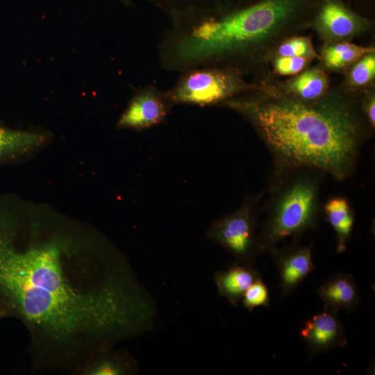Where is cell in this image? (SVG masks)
Wrapping results in <instances>:
<instances>
[{"mask_svg":"<svg viewBox=\"0 0 375 375\" xmlns=\"http://www.w3.org/2000/svg\"><path fill=\"white\" fill-rule=\"evenodd\" d=\"M372 26V22L340 0H319L308 25L324 43L350 41L370 31Z\"/></svg>","mask_w":375,"mask_h":375,"instance_id":"52a82bcc","label":"cell"},{"mask_svg":"<svg viewBox=\"0 0 375 375\" xmlns=\"http://www.w3.org/2000/svg\"><path fill=\"white\" fill-rule=\"evenodd\" d=\"M317 293L324 306L347 313L360 304L359 290L354 277L349 274L338 272L322 284Z\"/></svg>","mask_w":375,"mask_h":375,"instance_id":"7c38bea8","label":"cell"},{"mask_svg":"<svg viewBox=\"0 0 375 375\" xmlns=\"http://www.w3.org/2000/svg\"><path fill=\"white\" fill-rule=\"evenodd\" d=\"M360 91L342 84L314 101L253 91L250 97L222 103L252 124L276 167L312 168L343 180L355 170L361 146L372 131L361 109Z\"/></svg>","mask_w":375,"mask_h":375,"instance_id":"7a4b0ae2","label":"cell"},{"mask_svg":"<svg viewBox=\"0 0 375 375\" xmlns=\"http://www.w3.org/2000/svg\"><path fill=\"white\" fill-rule=\"evenodd\" d=\"M262 194L246 195L240 208L215 221L207 237L233 255L236 262L252 265L258 253V206Z\"/></svg>","mask_w":375,"mask_h":375,"instance_id":"5b68a950","label":"cell"},{"mask_svg":"<svg viewBox=\"0 0 375 375\" xmlns=\"http://www.w3.org/2000/svg\"><path fill=\"white\" fill-rule=\"evenodd\" d=\"M35 134L13 131L0 128V160L15 157L42 142Z\"/></svg>","mask_w":375,"mask_h":375,"instance_id":"ac0fdd59","label":"cell"},{"mask_svg":"<svg viewBox=\"0 0 375 375\" xmlns=\"http://www.w3.org/2000/svg\"><path fill=\"white\" fill-rule=\"evenodd\" d=\"M360 106L362 113L372 130L375 127L374 86L360 91Z\"/></svg>","mask_w":375,"mask_h":375,"instance_id":"7402d4cb","label":"cell"},{"mask_svg":"<svg viewBox=\"0 0 375 375\" xmlns=\"http://www.w3.org/2000/svg\"><path fill=\"white\" fill-rule=\"evenodd\" d=\"M322 173L307 167H276L266 217L258 233V253L270 252L282 240L299 238L317 228Z\"/></svg>","mask_w":375,"mask_h":375,"instance_id":"277c9868","label":"cell"},{"mask_svg":"<svg viewBox=\"0 0 375 375\" xmlns=\"http://www.w3.org/2000/svg\"><path fill=\"white\" fill-rule=\"evenodd\" d=\"M167 114V107L160 95L152 90L137 94L122 117L118 126L144 129L161 123Z\"/></svg>","mask_w":375,"mask_h":375,"instance_id":"8fae6325","label":"cell"},{"mask_svg":"<svg viewBox=\"0 0 375 375\" xmlns=\"http://www.w3.org/2000/svg\"><path fill=\"white\" fill-rule=\"evenodd\" d=\"M241 302L244 308L251 312L259 306H269V297L268 289L260 278L245 291Z\"/></svg>","mask_w":375,"mask_h":375,"instance_id":"44dd1931","label":"cell"},{"mask_svg":"<svg viewBox=\"0 0 375 375\" xmlns=\"http://www.w3.org/2000/svg\"><path fill=\"white\" fill-rule=\"evenodd\" d=\"M324 212L327 222L336 235V251L344 252L352 233L355 214L348 200L342 197L328 199L324 205Z\"/></svg>","mask_w":375,"mask_h":375,"instance_id":"5bb4252c","label":"cell"},{"mask_svg":"<svg viewBox=\"0 0 375 375\" xmlns=\"http://www.w3.org/2000/svg\"><path fill=\"white\" fill-rule=\"evenodd\" d=\"M299 335L313 354H322L347 344V335L338 311L326 306L304 322Z\"/></svg>","mask_w":375,"mask_h":375,"instance_id":"ba28073f","label":"cell"},{"mask_svg":"<svg viewBox=\"0 0 375 375\" xmlns=\"http://www.w3.org/2000/svg\"><path fill=\"white\" fill-rule=\"evenodd\" d=\"M276 56L300 57L312 60L320 59L311 38L300 35H294L282 40L274 50L270 59Z\"/></svg>","mask_w":375,"mask_h":375,"instance_id":"d6986e66","label":"cell"},{"mask_svg":"<svg viewBox=\"0 0 375 375\" xmlns=\"http://www.w3.org/2000/svg\"><path fill=\"white\" fill-rule=\"evenodd\" d=\"M258 84L257 91L276 93L303 101L317 100L331 87L326 71L321 65L309 67L285 81H265Z\"/></svg>","mask_w":375,"mask_h":375,"instance_id":"30bf717a","label":"cell"},{"mask_svg":"<svg viewBox=\"0 0 375 375\" xmlns=\"http://www.w3.org/2000/svg\"><path fill=\"white\" fill-rule=\"evenodd\" d=\"M93 238L61 224L0 211V320L29 335L34 371L78 375L131 335L138 312L128 267Z\"/></svg>","mask_w":375,"mask_h":375,"instance_id":"6da1fadb","label":"cell"},{"mask_svg":"<svg viewBox=\"0 0 375 375\" xmlns=\"http://www.w3.org/2000/svg\"><path fill=\"white\" fill-rule=\"evenodd\" d=\"M312 60L300 57L276 56L269 62L278 76H293L310 67Z\"/></svg>","mask_w":375,"mask_h":375,"instance_id":"ffe728a7","label":"cell"},{"mask_svg":"<svg viewBox=\"0 0 375 375\" xmlns=\"http://www.w3.org/2000/svg\"><path fill=\"white\" fill-rule=\"evenodd\" d=\"M270 253L278 272L281 294L289 296L314 269L311 246L294 241L281 249L276 247Z\"/></svg>","mask_w":375,"mask_h":375,"instance_id":"9c48e42d","label":"cell"},{"mask_svg":"<svg viewBox=\"0 0 375 375\" xmlns=\"http://www.w3.org/2000/svg\"><path fill=\"white\" fill-rule=\"evenodd\" d=\"M374 51L373 47L360 46L350 41L324 43L319 53V61L325 70L344 72L362 56Z\"/></svg>","mask_w":375,"mask_h":375,"instance_id":"2e32d148","label":"cell"},{"mask_svg":"<svg viewBox=\"0 0 375 375\" xmlns=\"http://www.w3.org/2000/svg\"><path fill=\"white\" fill-rule=\"evenodd\" d=\"M319 0H262L219 19L207 20L178 42L186 62L243 57L266 63L284 39L308 28Z\"/></svg>","mask_w":375,"mask_h":375,"instance_id":"3957f363","label":"cell"},{"mask_svg":"<svg viewBox=\"0 0 375 375\" xmlns=\"http://www.w3.org/2000/svg\"><path fill=\"white\" fill-rule=\"evenodd\" d=\"M258 88V84L246 82L237 69H202L183 78L169 99L174 103L206 106L223 103L240 92Z\"/></svg>","mask_w":375,"mask_h":375,"instance_id":"8992f818","label":"cell"},{"mask_svg":"<svg viewBox=\"0 0 375 375\" xmlns=\"http://www.w3.org/2000/svg\"><path fill=\"white\" fill-rule=\"evenodd\" d=\"M344 73L342 85L348 90L360 91L374 86L375 51L362 56Z\"/></svg>","mask_w":375,"mask_h":375,"instance_id":"e0dca14e","label":"cell"},{"mask_svg":"<svg viewBox=\"0 0 375 375\" xmlns=\"http://www.w3.org/2000/svg\"><path fill=\"white\" fill-rule=\"evenodd\" d=\"M261 276L251 264L235 262L226 270L216 272L214 280L218 294L233 306L241 302L249 287Z\"/></svg>","mask_w":375,"mask_h":375,"instance_id":"4fadbf2b","label":"cell"},{"mask_svg":"<svg viewBox=\"0 0 375 375\" xmlns=\"http://www.w3.org/2000/svg\"><path fill=\"white\" fill-rule=\"evenodd\" d=\"M135 369V362L128 354L110 347L92 357L78 375H124L131 374Z\"/></svg>","mask_w":375,"mask_h":375,"instance_id":"9a60e30c","label":"cell"}]
</instances>
